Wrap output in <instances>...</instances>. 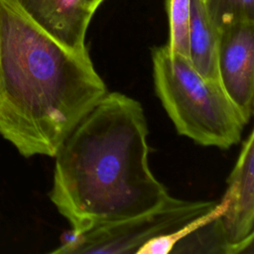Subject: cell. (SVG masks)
Segmentation results:
<instances>
[{"label": "cell", "mask_w": 254, "mask_h": 254, "mask_svg": "<svg viewBox=\"0 0 254 254\" xmlns=\"http://www.w3.org/2000/svg\"><path fill=\"white\" fill-rule=\"evenodd\" d=\"M142 104L107 92L75 125L56 155L49 193L72 232L127 220L160 207L170 195L149 165Z\"/></svg>", "instance_id": "6da1fadb"}, {"label": "cell", "mask_w": 254, "mask_h": 254, "mask_svg": "<svg viewBox=\"0 0 254 254\" xmlns=\"http://www.w3.org/2000/svg\"><path fill=\"white\" fill-rule=\"evenodd\" d=\"M107 92L88 52L66 50L16 0H0V135L22 156L54 157Z\"/></svg>", "instance_id": "7a4b0ae2"}, {"label": "cell", "mask_w": 254, "mask_h": 254, "mask_svg": "<svg viewBox=\"0 0 254 254\" xmlns=\"http://www.w3.org/2000/svg\"><path fill=\"white\" fill-rule=\"evenodd\" d=\"M157 96L179 134L205 147L236 145L245 126L219 81L201 76L167 45L152 51Z\"/></svg>", "instance_id": "3957f363"}, {"label": "cell", "mask_w": 254, "mask_h": 254, "mask_svg": "<svg viewBox=\"0 0 254 254\" xmlns=\"http://www.w3.org/2000/svg\"><path fill=\"white\" fill-rule=\"evenodd\" d=\"M222 199L225 209L181 239L176 253L253 252L254 239V133L243 142L227 181Z\"/></svg>", "instance_id": "277c9868"}, {"label": "cell", "mask_w": 254, "mask_h": 254, "mask_svg": "<svg viewBox=\"0 0 254 254\" xmlns=\"http://www.w3.org/2000/svg\"><path fill=\"white\" fill-rule=\"evenodd\" d=\"M216 203L212 200H187L169 195L160 207L146 214L84 232L70 231L53 253H136L149 240L181 229L209 212Z\"/></svg>", "instance_id": "5b68a950"}, {"label": "cell", "mask_w": 254, "mask_h": 254, "mask_svg": "<svg viewBox=\"0 0 254 254\" xmlns=\"http://www.w3.org/2000/svg\"><path fill=\"white\" fill-rule=\"evenodd\" d=\"M219 83L246 125L254 103V22H239L218 31Z\"/></svg>", "instance_id": "8992f818"}, {"label": "cell", "mask_w": 254, "mask_h": 254, "mask_svg": "<svg viewBox=\"0 0 254 254\" xmlns=\"http://www.w3.org/2000/svg\"><path fill=\"white\" fill-rule=\"evenodd\" d=\"M25 13L54 40L73 53L88 52L86 32L92 18L83 0H16Z\"/></svg>", "instance_id": "52a82bcc"}, {"label": "cell", "mask_w": 254, "mask_h": 254, "mask_svg": "<svg viewBox=\"0 0 254 254\" xmlns=\"http://www.w3.org/2000/svg\"><path fill=\"white\" fill-rule=\"evenodd\" d=\"M218 30L209 19L202 0H190L189 60L204 78L218 80Z\"/></svg>", "instance_id": "ba28073f"}, {"label": "cell", "mask_w": 254, "mask_h": 254, "mask_svg": "<svg viewBox=\"0 0 254 254\" xmlns=\"http://www.w3.org/2000/svg\"><path fill=\"white\" fill-rule=\"evenodd\" d=\"M206 13L219 31L239 22H254V0H202Z\"/></svg>", "instance_id": "9c48e42d"}, {"label": "cell", "mask_w": 254, "mask_h": 254, "mask_svg": "<svg viewBox=\"0 0 254 254\" xmlns=\"http://www.w3.org/2000/svg\"><path fill=\"white\" fill-rule=\"evenodd\" d=\"M170 40L168 46L189 59V21L190 0H168Z\"/></svg>", "instance_id": "30bf717a"}, {"label": "cell", "mask_w": 254, "mask_h": 254, "mask_svg": "<svg viewBox=\"0 0 254 254\" xmlns=\"http://www.w3.org/2000/svg\"><path fill=\"white\" fill-rule=\"evenodd\" d=\"M104 0H83V4L85 8L92 14L96 11L98 6L103 2Z\"/></svg>", "instance_id": "8fae6325"}]
</instances>
